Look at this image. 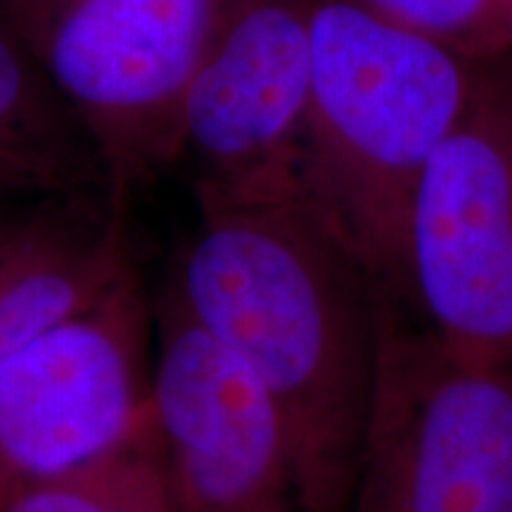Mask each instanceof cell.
Returning <instances> with one entry per match:
<instances>
[{
    "label": "cell",
    "mask_w": 512,
    "mask_h": 512,
    "mask_svg": "<svg viewBox=\"0 0 512 512\" xmlns=\"http://www.w3.org/2000/svg\"><path fill=\"white\" fill-rule=\"evenodd\" d=\"M0 174L41 192L110 190L91 138L3 10Z\"/></svg>",
    "instance_id": "30bf717a"
},
{
    "label": "cell",
    "mask_w": 512,
    "mask_h": 512,
    "mask_svg": "<svg viewBox=\"0 0 512 512\" xmlns=\"http://www.w3.org/2000/svg\"><path fill=\"white\" fill-rule=\"evenodd\" d=\"M36 195H41V190L31 188L27 183H19L15 178L0 176V235L5 233V228L22 214L24 207Z\"/></svg>",
    "instance_id": "4fadbf2b"
},
{
    "label": "cell",
    "mask_w": 512,
    "mask_h": 512,
    "mask_svg": "<svg viewBox=\"0 0 512 512\" xmlns=\"http://www.w3.org/2000/svg\"><path fill=\"white\" fill-rule=\"evenodd\" d=\"M136 271L131 202L41 192L0 235V366Z\"/></svg>",
    "instance_id": "9c48e42d"
},
{
    "label": "cell",
    "mask_w": 512,
    "mask_h": 512,
    "mask_svg": "<svg viewBox=\"0 0 512 512\" xmlns=\"http://www.w3.org/2000/svg\"><path fill=\"white\" fill-rule=\"evenodd\" d=\"M401 304L458 356L512 366V55L484 62L420 178Z\"/></svg>",
    "instance_id": "5b68a950"
},
{
    "label": "cell",
    "mask_w": 512,
    "mask_h": 512,
    "mask_svg": "<svg viewBox=\"0 0 512 512\" xmlns=\"http://www.w3.org/2000/svg\"><path fill=\"white\" fill-rule=\"evenodd\" d=\"M373 15L475 60L512 55V22L501 0H354Z\"/></svg>",
    "instance_id": "7c38bea8"
},
{
    "label": "cell",
    "mask_w": 512,
    "mask_h": 512,
    "mask_svg": "<svg viewBox=\"0 0 512 512\" xmlns=\"http://www.w3.org/2000/svg\"><path fill=\"white\" fill-rule=\"evenodd\" d=\"M484 62L354 0H313L302 200L399 302L415 190L470 105Z\"/></svg>",
    "instance_id": "7a4b0ae2"
},
{
    "label": "cell",
    "mask_w": 512,
    "mask_h": 512,
    "mask_svg": "<svg viewBox=\"0 0 512 512\" xmlns=\"http://www.w3.org/2000/svg\"><path fill=\"white\" fill-rule=\"evenodd\" d=\"M233 0H0L133 202L181 164L188 91Z\"/></svg>",
    "instance_id": "3957f363"
},
{
    "label": "cell",
    "mask_w": 512,
    "mask_h": 512,
    "mask_svg": "<svg viewBox=\"0 0 512 512\" xmlns=\"http://www.w3.org/2000/svg\"><path fill=\"white\" fill-rule=\"evenodd\" d=\"M166 285L271 394L302 512H347L380 351L382 292L302 197L197 204Z\"/></svg>",
    "instance_id": "6da1fadb"
},
{
    "label": "cell",
    "mask_w": 512,
    "mask_h": 512,
    "mask_svg": "<svg viewBox=\"0 0 512 512\" xmlns=\"http://www.w3.org/2000/svg\"><path fill=\"white\" fill-rule=\"evenodd\" d=\"M311 69L313 0H233L183 105L197 204L302 197Z\"/></svg>",
    "instance_id": "52a82bcc"
},
{
    "label": "cell",
    "mask_w": 512,
    "mask_h": 512,
    "mask_svg": "<svg viewBox=\"0 0 512 512\" xmlns=\"http://www.w3.org/2000/svg\"><path fill=\"white\" fill-rule=\"evenodd\" d=\"M0 512H176L155 413L95 463L3 494Z\"/></svg>",
    "instance_id": "8fae6325"
},
{
    "label": "cell",
    "mask_w": 512,
    "mask_h": 512,
    "mask_svg": "<svg viewBox=\"0 0 512 512\" xmlns=\"http://www.w3.org/2000/svg\"><path fill=\"white\" fill-rule=\"evenodd\" d=\"M347 512H512V366L458 356L384 292Z\"/></svg>",
    "instance_id": "277c9868"
},
{
    "label": "cell",
    "mask_w": 512,
    "mask_h": 512,
    "mask_svg": "<svg viewBox=\"0 0 512 512\" xmlns=\"http://www.w3.org/2000/svg\"><path fill=\"white\" fill-rule=\"evenodd\" d=\"M0 176H5V174H0ZM10 178V176H8ZM19 183H22V181H19Z\"/></svg>",
    "instance_id": "9a60e30c"
},
{
    "label": "cell",
    "mask_w": 512,
    "mask_h": 512,
    "mask_svg": "<svg viewBox=\"0 0 512 512\" xmlns=\"http://www.w3.org/2000/svg\"><path fill=\"white\" fill-rule=\"evenodd\" d=\"M501 3H503V8H505V12H508L510 22H512V0H501Z\"/></svg>",
    "instance_id": "5bb4252c"
},
{
    "label": "cell",
    "mask_w": 512,
    "mask_h": 512,
    "mask_svg": "<svg viewBox=\"0 0 512 512\" xmlns=\"http://www.w3.org/2000/svg\"><path fill=\"white\" fill-rule=\"evenodd\" d=\"M152 413L176 512H302L271 394L169 285L155 297Z\"/></svg>",
    "instance_id": "ba28073f"
},
{
    "label": "cell",
    "mask_w": 512,
    "mask_h": 512,
    "mask_svg": "<svg viewBox=\"0 0 512 512\" xmlns=\"http://www.w3.org/2000/svg\"><path fill=\"white\" fill-rule=\"evenodd\" d=\"M155 299L138 268L0 366V496L112 453L152 418Z\"/></svg>",
    "instance_id": "8992f818"
}]
</instances>
